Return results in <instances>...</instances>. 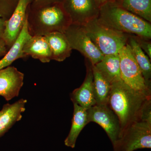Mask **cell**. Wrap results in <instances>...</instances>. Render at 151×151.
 I'll use <instances>...</instances> for the list:
<instances>
[{"label": "cell", "mask_w": 151, "mask_h": 151, "mask_svg": "<svg viewBox=\"0 0 151 151\" xmlns=\"http://www.w3.org/2000/svg\"><path fill=\"white\" fill-rule=\"evenodd\" d=\"M85 60L86 72L84 82L79 88L73 90L70 97L73 104L87 110L96 103L94 95L93 65L88 60Z\"/></svg>", "instance_id": "cell-12"}, {"label": "cell", "mask_w": 151, "mask_h": 151, "mask_svg": "<svg viewBox=\"0 0 151 151\" xmlns=\"http://www.w3.org/2000/svg\"><path fill=\"white\" fill-rule=\"evenodd\" d=\"M88 122L97 123L105 130L112 145L120 137L121 127L118 116L108 104L97 105L87 110Z\"/></svg>", "instance_id": "cell-8"}, {"label": "cell", "mask_w": 151, "mask_h": 151, "mask_svg": "<svg viewBox=\"0 0 151 151\" xmlns=\"http://www.w3.org/2000/svg\"><path fill=\"white\" fill-rule=\"evenodd\" d=\"M64 34L72 50L79 51L92 65L103 59L104 55L94 45L83 25L71 24Z\"/></svg>", "instance_id": "cell-7"}, {"label": "cell", "mask_w": 151, "mask_h": 151, "mask_svg": "<svg viewBox=\"0 0 151 151\" xmlns=\"http://www.w3.org/2000/svg\"><path fill=\"white\" fill-rule=\"evenodd\" d=\"M23 51L27 57L30 56L43 63L51 60L50 49L45 36H34L25 43Z\"/></svg>", "instance_id": "cell-14"}, {"label": "cell", "mask_w": 151, "mask_h": 151, "mask_svg": "<svg viewBox=\"0 0 151 151\" xmlns=\"http://www.w3.org/2000/svg\"><path fill=\"white\" fill-rule=\"evenodd\" d=\"M97 19L101 24L118 31L151 39V23L110 0L100 6Z\"/></svg>", "instance_id": "cell-2"}, {"label": "cell", "mask_w": 151, "mask_h": 151, "mask_svg": "<svg viewBox=\"0 0 151 151\" xmlns=\"http://www.w3.org/2000/svg\"><path fill=\"white\" fill-rule=\"evenodd\" d=\"M110 1V0H106V1Z\"/></svg>", "instance_id": "cell-29"}, {"label": "cell", "mask_w": 151, "mask_h": 151, "mask_svg": "<svg viewBox=\"0 0 151 151\" xmlns=\"http://www.w3.org/2000/svg\"><path fill=\"white\" fill-rule=\"evenodd\" d=\"M114 151H134L151 148V105L122 132L113 145Z\"/></svg>", "instance_id": "cell-4"}, {"label": "cell", "mask_w": 151, "mask_h": 151, "mask_svg": "<svg viewBox=\"0 0 151 151\" xmlns=\"http://www.w3.org/2000/svg\"><path fill=\"white\" fill-rule=\"evenodd\" d=\"M127 44L129 46L133 57L140 69L146 84L149 87L151 88V60L142 50L131 35L129 34Z\"/></svg>", "instance_id": "cell-19"}, {"label": "cell", "mask_w": 151, "mask_h": 151, "mask_svg": "<svg viewBox=\"0 0 151 151\" xmlns=\"http://www.w3.org/2000/svg\"><path fill=\"white\" fill-rule=\"evenodd\" d=\"M121 79L132 89L151 95V88L147 86L140 69L127 44L119 51Z\"/></svg>", "instance_id": "cell-6"}, {"label": "cell", "mask_w": 151, "mask_h": 151, "mask_svg": "<svg viewBox=\"0 0 151 151\" xmlns=\"http://www.w3.org/2000/svg\"><path fill=\"white\" fill-rule=\"evenodd\" d=\"M8 49L4 41L2 38H0V57L4 56L7 52Z\"/></svg>", "instance_id": "cell-25"}, {"label": "cell", "mask_w": 151, "mask_h": 151, "mask_svg": "<svg viewBox=\"0 0 151 151\" xmlns=\"http://www.w3.org/2000/svg\"><path fill=\"white\" fill-rule=\"evenodd\" d=\"M31 37V36L28 29L27 19L16 40L0 60V70L10 66L12 63L17 59L27 57L23 51V49L27 41Z\"/></svg>", "instance_id": "cell-16"}, {"label": "cell", "mask_w": 151, "mask_h": 151, "mask_svg": "<svg viewBox=\"0 0 151 151\" xmlns=\"http://www.w3.org/2000/svg\"><path fill=\"white\" fill-rule=\"evenodd\" d=\"M108 104L118 116L122 134L151 105V95L132 89L121 80L111 84Z\"/></svg>", "instance_id": "cell-1"}, {"label": "cell", "mask_w": 151, "mask_h": 151, "mask_svg": "<svg viewBox=\"0 0 151 151\" xmlns=\"http://www.w3.org/2000/svg\"><path fill=\"white\" fill-rule=\"evenodd\" d=\"M73 113L71 127L64 143L68 147L74 148L78 136L84 127L89 123L87 110L76 104H73Z\"/></svg>", "instance_id": "cell-17"}, {"label": "cell", "mask_w": 151, "mask_h": 151, "mask_svg": "<svg viewBox=\"0 0 151 151\" xmlns=\"http://www.w3.org/2000/svg\"><path fill=\"white\" fill-rule=\"evenodd\" d=\"M112 84L122 80L119 54L107 55L94 65Z\"/></svg>", "instance_id": "cell-18"}, {"label": "cell", "mask_w": 151, "mask_h": 151, "mask_svg": "<svg viewBox=\"0 0 151 151\" xmlns=\"http://www.w3.org/2000/svg\"><path fill=\"white\" fill-rule=\"evenodd\" d=\"M20 0H0V18L8 19L14 12Z\"/></svg>", "instance_id": "cell-22"}, {"label": "cell", "mask_w": 151, "mask_h": 151, "mask_svg": "<svg viewBox=\"0 0 151 151\" xmlns=\"http://www.w3.org/2000/svg\"><path fill=\"white\" fill-rule=\"evenodd\" d=\"M45 36L50 49L52 60L62 62L70 57L72 49L64 33L53 32Z\"/></svg>", "instance_id": "cell-15"}, {"label": "cell", "mask_w": 151, "mask_h": 151, "mask_svg": "<svg viewBox=\"0 0 151 151\" xmlns=\"http://www.w3.org/2000/svg\"><path fill=\"white\" fill-rule=\"evenodd\" d=\"M24 79V74L14 66L0 70V96L7 101L18 96Z\"/></svg>", "instance_id": "cell-11"}, {"label": "cell", "mask_w": 151, "mask_h": 151, "mask_svg": "<svg viewBox=\"0 0 151 151\" xmlns=\"http://www.w3.org/2000/svg\"><path fill=\"white\" fill-rule=\"evenodd\" d=\"M62 0H34L30 5L33 7H38L52 3L61 2Z\"/></svg>", "instance_id": "cell-24"}, {"label": "cell", "mask_w": 151, "mask_h": 151, "mask_svg": "<svg viewBox=\"0 0 151 151\" xmlns=\"http://www.w3.org/2000/svg\"><path fill=\"white\" fill-rule=\"evenodd\" d=\"M123 0H116V2L118 3V4H119V5H121V4H122V1Z\"/></svg>", "instance_id": "cell-28"}, {"label": "cell", "mask_w": 151, "mask_h": 151, "mask_svg": "<svg viewBox=\"0 0 151 151\" xmlns=\"http://www.w3.org/2000/svg\"><path fill=\"white\" fill-rule=\"evenodd\" d=\"M94 98L96 104H108L111 84L94 65L92 66Z\"/></svg>", "instance_id": "cell-20"}, {"label": "cell", "mask_w": 151, "mask_h": 151, "mask_svg": "<svg viewBox=\"0 0 151 151\" xmlns=\"http://www.w3.org/2000/svg\"><path fill=\"white\" fill-rule=\"evenodd\" d=\"M33 1L20 0L10 17L6 21L2 38L4 41L8 49L10 48L19 35L27 19L29 6Z\"/></svg>", "instance_id": "cell-10"}, {"label": "cell", "mask_w": 151, "mask_h": 151, "mask_svg": "<svg viewBox=\"0 0 151 151\" xmlns=\"http://www.w3.org/2000/svg\"><path fill=\"white\" fill-rule=\"evenodd\" d=\"M71 24L62 2L38 7L29 6L27 25L31 36H45L53 32L64 33Z\"/></svg>", "instance_id": "cell-3"}, {"label": "cell", "mask_w": 151, "mask_h": 151, "mask_svg": "<svg viewBox=\"0 0 151 151\" xmlns=\"http://www.w3.org/2000/svg\"><path fill=\"white\" fill-rule=\"evenodd\" d=\"M134 39L138 45L142 49L149 58H151V40L133 35H131Z\"/></svg>", "instance_id": "cell-23"}, {"label": "cell", "mask_w": 151, "mask_h": 151, "mask_svg": "<svg viewBox=\"0 0 151 151\" xmlns=\"http://www.w3.org/2000/svg\"><path fill=\"white\" fill-rule=\"evenodd\" d=\"M6 20L0 18V38H2L5 28Z\"/></svg>", "instance_id": "cell-26"}, {"label": "cell", "mask_w": 151, "mask_h": 151, "mask_svg": "<svg viewBox=\"0 0 151 151\" xmlns=\"http://www.w3.org/2000/svg\"><path fill=\"white\" fill-rule=\"evenodd\" d=\"M27 100L20 99L13 104H6L0 111V137L12 127L16 122L21 120L22 113L25 111Z\"/></svg>", "instance_id": "cell-13"}, {"label": "cell", "mask_w": 151, "mask_h": 151, "mask_svg": "<svg viewBox=\"0 0 151 151\" xmlns=\"http://www.w3.org/2000/svg\"><path fill=\"white\" fill-rule=\"evenodd\" d=\"M120 5L151 23V0H123Z\"/></svg>", "instance_id": "cell-21"}, {"label": "cell", "mask_w": 151, "mask_h": 151, "mask_svg": "<svg viewBox=\"0 0 151 151\" xmlns=\"http://www.w3.org/2000/svg\"><path fill=\"white\" fill-rule=\"evenodd\" d=\"M94 45L104 55L118 54L128 43L129 34L108 27L97 18L83 25Z\"/></svg>", "instance_id": "cell-5"}, {"label": "cell", "mask_w": 151, "mask_h": 151, "mask_svg": "<svg viewBox=\"0 0 151 151\" xmlns=\"http://www.w3.org/2000/svg\"><path fill=\"white\" fill-rule=\"evenodd\" d=\"M96 1L100 7V6H102L106 1V0H96Z\"/></svg>", "instance_id": "cell-27"}, {"label": "cell", "mask_w": 151, "mask_h": 151, "mask_svg": "<svg viewBox=\"0 0 151 151\" xmlns=\"http://www.w3.org/2000/svg\"><path fill=\"white\" fill-rule=\"evenodd\" d=\"M61 2L73 24L84 25L99 16L100 6L96 0H62Z\"/></svg>", "instance_id": "cell-9"}]
</instances>
